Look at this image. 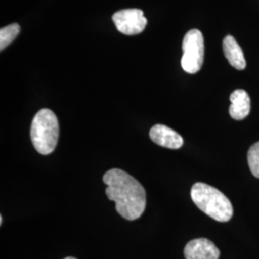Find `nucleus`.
Instances as JSON below:
<instances>
[{"label":"nucleus","instance_id":"obj_1","mask_svg":"<svg viewBox=\"0 0 259 259\" xmlns=\"http://www.w3.org/2000/svg\"><path fill=\"white\" fill-rule=\"evenodd\" d=\"M103 182L107 185L106 194L115 203L118 214L129 221L139 219L146 207V192L139 181L113 168L104 175Z\"/></svg>","mask_w":259,"mask_h":259},{"label":"nucleus","instance_id":"obj_2","mask_svg":"<svg viewBox=\"0 0 259 259\" xmlns=\"http://www.w3.org/2000/svg\"><path fill=\"white\" fill-rule=\"evenodd\" d=\"M191 199L197 207L218 222L232 219L233 207L226 195L204 183H197L191 188Z\"/></svg>","mask_w":259,"mask_h":259},{"label":"nucleus","instance_id":"obj_3","mask_svg":"<svg viewBox=\"0 0 259 259\" xmlns=\"http://www.w3.org/2000/svg\"><path fill=\"white\" fill-rule=\"evenodd\" d=\"M30 136L34 147L39 154H51L59 139V122L55 113L48 109L38 111L32 121Z\"/></svg>","mask_w":259,"mask_h":259},{"label":"nucleus","instance_id":"obj_4","mask_svg":"<svg viewBox=\"0 0 259 259\" xmlns=\"http://www.w3.org/2000/svg\"><path fill=\"white\" fill-rule=\"evenodd\" d=\"M184 55L182 67L185 72L194 74L202 68L204 64V36L198 29H192L186 33L183 41Z\"/></svg>","mask_w":259,"mask_h":259},{"label":"nucleus","instance_id":"obj_5","mask_svg":"<svg viewBox=\"0 0 259 259\" xmlns=\"http://www.w3.org/2000/svg\"><path fill=\"white\" fill-rule=\"evenodd\" d=\"M112 20L122 34L133 36L143 32L147 25V19L139 9H125L116 12Z\"/></svg>","mask_w":259,"mask_h":259},{"label":"nucleus","instance_id":"obj_6","mask_svg":"<svg viewBox=\"0 0 259 259\" xmlns=\"http://www.w3.org/2000/svg\"><path fill=\"white\" fill-rule=\"evenodd\" d=\"M185 259H218L220 250L206 238H198L188 242L185 248Z\"/></svg>","mask_w":259,"mask_h":259},{"label":"nucleus","instance_id":"obj_7","mask_svg":"<svg viewBox=\"0 0 259 259\" xmlns=\"http://www.w3.org/2000/svg\"><path fill=\"white\" fill-rule=\"evenodd\" d=\"M149 136L156 144L164 148L179 149L184 144V139L181 135H179L176 131L161 124H157L152 127Z\"/></svg>","mask_w":259,"mask_h":259},{"label":"nucleus","instance_id":"obj_8","mask_svg":"<svg viewBox=\"0 0 259 259\" xmlns=\"http://www.w3.org/2000/svg\"><path fill=\"white\" fill-rule=\"evenodd\" d=\"M230 114L235 120L245 119L250 111V98L248 93L244 90H236L230 97Z\"/></svg>","mask_w":259,"mask_h":259},{"label":"nucleus","instance_id":"obj_9","mask_svg":"<svg viewBox=\"0 0 259 259\" xmlns=\"http://www.w3.org/2000/svg\"><path fill=\"white\" fill-rule=\"evenodd\" d=\"M223 50L229 63L236 69L243 70L246 67V60L240 46L235 38L229 35L223 40Z\"/></svg>","mask_w":259,"mask_h":259},{"label":"nucleus","instance_id":"obj_10","mask_svg":"<svg viewBox=\"0 0 259 259\" xmlns=\"http://www.w3.org/2000/svg\"><path fill=\"white\" fill-rule=\"evenodd\" d=\"M20 26L18 23H12L6 27L1 28L0 30V49L4 50L12 41L19 35Z\"/></svg>","mask_w":259,"mask_h":259},{"label":"nucleus","instance_id":"obj_11","mask_svg":"<svg viewBox=\"0 0 259 259\" xmlns=\"http://www.w3.org/2000/svg\"><path fill=\"white\" fill-rule=\"evenodd\" d=\"M248 163L251 174L259 179V141L251 145L249 149Z\"/></svg>","mask_w":259,"mask_h":259},{"label":"nucleus","instance_id":"obj_12","mask_svg":"<svg viewBox=\"0 0 259 259\" xmlns=\"http://www.w3.org/2000/svg\"><path fill=\"white\" fill-rule=\"evenodd\" d=\"M2 222H3V218H2V216L0 217V225H2Z\"/></svg>","mask_w":259,"mask_h":259},{"label":"nucleus","instance_id":"obj_13","mask_svg":"<svg viewBox=\"0 0 259 259\" xmlns=\"http://www.w3.org/2000/svg\"><path fill=\"white\" fill-rule=\"evenodd\" d=\"M65 259H76L75 257H71V256H69V257H65Z\"/></svg>","mask_w":259,"mask_h":259}]
</instances>
